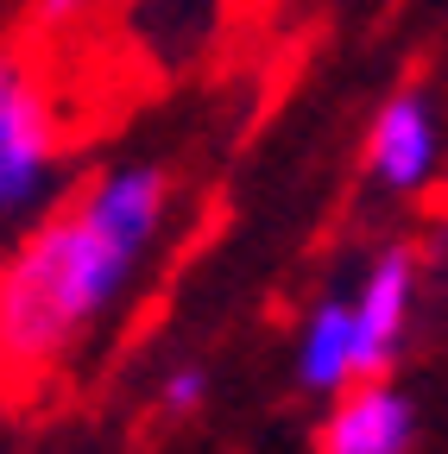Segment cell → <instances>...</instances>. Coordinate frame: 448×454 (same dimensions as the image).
<instances>
[{
  "mask_svg": "<svg viewBox=\"0 0 448 454\" xmlns=\"http://www.w3.org/2000/svg\"><path fill=\"white\" fill-rule=\"evenodd\" d=\"M171 215V170L133 158L26 221L0 259V372H51L121 316Z\"/></svg>",
  "mask_w": 448,
  "mask_h": 454,
  "instance_id": "6da1fadb",
  "label": "cell"
},
{
  "mask_svg": "<svg viewBox=\"0 0 448 454\" xmlns=\"http://www.w3.org/2000/svg\"><path fill=\"white\" fill-rule=\"evenodd\" d=\"M64 184V121L26 57L0 76V234L51 208Z\"/></svg>",
  "mask_w": 448,
  "mask_h": 454,
  "instance_id": "7a4b0ae2",
  "label": "cell"
},
{
  "mask_svg": "<svg viewBox=\"0 0 448 454\" xmlns=\"http://www.w3.org/2000/svg\"><path fill=\"white\" fill-rule=\"evenodd\" d=\"M442 170V121L423 89H398L366 133V177L391 196H423Z\"/></svg>",
  "mask_w": 448,
  "mask_h": 454,
  "instance_id": "3957f363",
  "label": "cell"
},
{
  "mask_svg": "<svg viewBox=\"0 0 448 454\" xmlns=\"http://www.w3.org/2000/svg\"><path fill=\"white\" fill-rule=\"evenodd\" d=\"M411 303H417V259L405 247H385L360 271L354 297H348V316H354V379H385V366L405 348Z\"/></svg>",
  "mask_w": 448,
  "mask_h": 454,
  "instance_id": "277c9868",
  "label": "cell"
},
{
  "mask_svg": "<svg viewBox=\"0 0 448 454\" xmlns=\"http://www.w3.org/2000/svg\"><path fill=\"white\" fill-rule=\"evenodd\" d=\"M411 442H417V411L385 379L348 385L322 417V454H411Z\"/></svg>",
  "mask_w": 448,
  "mask_h": 454,
  "instance_id": "5b68a950",
  "label": "cell"
},
{
  "mask_svg": "<svg viewBox=\"0 0 448 454\" xmlns=\"http://www.w3.org/2000/svg\"><path fill=\"white\" fill-rule=\"evenodd\" d=\"M354 379V316L348 297H322L297 334V391L310 397H342Z\"/></svg>",
  "mask_w": 448,
  "mask_h": 454,
  "instance_id": "8992f818",
  "label": "cell"
},
{
  "mask_svg": "<svg viewBox=\"0 0 448 454\" xmlns=\"http://www.w3.org/2000/svg\"><path fill=\"white\" fill-rule=\"evenodd\" d=\"M202 397H208V372H202V366H171V372H164V385H158V404L171 411V417L202 411Z\"/></svg>",
  "mask_w": 448,
  "mask_h": 454,
  "instance_id": "52a82bcc",
  "label": "cell"
},
{
  "mask_svg": "<svg viewBox=\"0 0 448 454\" xmlns=\"http://www.w3.org/2000/svg\"><path fill=\"white\" fill-rule=\"evenodd\" d=\"M101 7V0H32V20L44 26V32H70L76 20H89Z\"/></svg>",
  "mask_w": 448,
  "mask_h": 454,
  "instance_id": "ba28073f",
  "label": "cell"
}]
</instances>
